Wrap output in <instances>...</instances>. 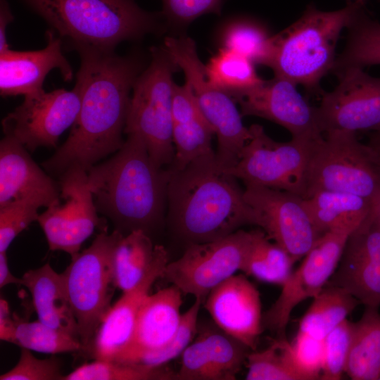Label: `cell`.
I'll list each match as a JSON object with an SVG mask.
<instances>
[{
	"instance_id": "36",
	"label": "cell",
	"mask_w": 380,
	"mask_h": 380,
	"mask_svg": "<svg viewBox=\"0 0 380 380\" xmlns=\"http://www.w3.org/2000/svg\"><path fill=\"white\" fill-rule=\"evenodd\" d=\"M288 341L276 338L267 348L253 350L247 356V380H300L285 350Z\"/></svg>"
},
{
	"instance_id": "34",
	"label": "cell",
	"mask_w": 380,
	"mask_h": 380,
	"mask_svg": "<svg viewBox=\"0 0 380 380\" xmlns=\"http://www.w3.org/2000/svg\"><path fill=\"white\" fill-rule=\"evenodd\" d=\"M200 334L205 341L217 380L236 379L251 349L219 328H208Z\"/></svg>"
},
{
	"instance_id": "2",
	"label": "cell",
	"mask_w": 380,
	"mask_h": 380,
	"mask_svg": "<svg viewBox=\"0 0 380 380\" xmlns=\"http://www.w3.org/2000/svg\"><path fill=\"white\" fill-rule=\"evenodd\" d=\"M169 170L167 222L187 245L219 239L243 226L257 224L244 190L217 164L215 153L182 170Z\"/></svg>"
},
{
	"instance_id": "38",
	"label": "cell",
	"mask_w": 380,
	"mask_h": 380,
	"mask_svg": "<svg viewBox=\"0 0 380 380\" xmlns=\"http://www.w3.org/2000/svg\"><path fill=\"white\" fill-rule=\"evenodd\" d=\"M285 350L300 380L320 379L323 363V339L298 331L292 342L286 343Z\"/></svg>"
},
{
	"instance_id": "30",
	"label": "cell",
	"mask_w": 380,
	"mask_h": 380,
	"mask_svg": "<svg viewBox=\"0 0 380 380\" xmlns=\"http://www.w3.org/2000/svg\"><path fill=\"white\" fill-rule=\"evenodd\" d=\"M349 30L347 45L331 70L336 75L350 68L380 65V23L362 10Z\"/></svg>"
},
{
	"instance_id": "18",
	"label": "cell",
	"mask_w": 380,
	"mask_h": 380,
	"mask_svg": "<svg viewBox=\"0 0 380 380\" xmlns=\"http://www.w3.org/2000/svg\"><path fill=\"white\" fill-rule=\"evenodd\" d=\"M203 305L217 327L256 350L263 329L261 301L246 274H234L214 288Z\"/></svg>"
},
{
	"instance_id": "21",
	"label": "cell",
	"mask_w": 380,
	"mask_h": 380,
	"mask_svg": "<svg viewBox=\"0 0 380 380\" xmlns=\"http://www.w3.org/2000/svg\"><path fill=\"white\" fill-rule=\"evenodd\" d=\"M46 46L37 51L11 49L0 53V92L2 96L39 94L44 91V81L48 73L58 69L63 79L70 81L72 67L63 53V41L49 29Z\"/></svg>"
},
{
	"instance_id": "28",
	"label": "cell",
	"mask_w": 380,
	"mask_h": 380,
	"mask_svg": "<svg viewBox=\"0 0 380 380\" xmlns=\"http://www.w3.org/2000/svg\"><path fill=\"white\" fill-rule=\"evenodd\" d=\"M252 243L241 272L267 284L282 286L296 263L289 254L271 241L260 228L253 230Z\"/></svg>"
},
{
	"instance_id": "1",
	"label": "cell",
	"mask_w": 380,
	"mask_h": 380,
	"mask_svg": "<svg viewBox=\"0 0 380 380\" xmlns=\"http://www.w3.org/2000/svg\"><path fill=\"white\" fill-rule=\"evenodd\" d=\"M76 51L81 61L76 77L80 111L66 141L42 163L56 178L75 167L87 171L121 148L129 93L142 72L137 56L86 47Z\"/></svg>"
},
{
	"instance_id": "42",
	"label": "cell",
	"mask_w": 380,
	"mask_h": 380,
	"mask_svg": "<svg viewBox=\"0 0 380 380\" xmlns=\"http://www.w3.org/2000/svg\"><path fill=\"white\" fill-rule=\"evenodd\" d=\"M180 367L176 372L178 380H217L202 336L199 334L181 355Z\"/></svg>"
},
{
	"instance_id": "9",
	"label": "cell",
	"mask_w": 380,
	"mask_h": 380,
	"mask_svg": "<svg viewBox=\"0 0 380 380\" xmlns=\"http://www.w3.org/2000/svg\"><path fill=\"white\" fill-rule=\"evenodd\" d=\"M251 137L237 163L224 170L246 186L279 189L303 198L312 143L291 138L279 142L270 137L259 125L249 127Z\"/></svg>"
},
{
	"instance_id": "47",
	"label": "cell",
	"mask_w": 380,
	"mask_h": 380,
	"mask_svg": "<svg viewBox=\"0 0 380 380\" xmlns=\"http://www.w3.org/2000/svg\"><path fill=\"white\" fill-rule=\"evenodd\" d=\"M369 143L380 153V129L375 131L374 133L372 135Z\"/></svg>"
},
{
	"instance_id": "6",
	"label": "cell",
	"mask_w": 380,
	"mask_h": 380,
	"mask_svg": "<svg viewBox=\"0 0 380 380\" xmlns=\"http://www.w3.org/2000/svg\"><path fill=\"white\" fill-rule=\"evenodd\" d=\"M151 54L149 65L134 84L124 133L139 136L153 161L167 167L175 158L172 76L180 69L164 46L152 47Z\"/></svg>"
},
{
	"instance_id": "3",
	"label": "cell",
	"mask_w": 380,
	"mask_h": 380,
	"mask_svg": "<svg viewBox=\"0 0 380 380\" xmlns=\"http://www.w3.org/2000/svg\"><path fill=\"white\" fill-rule=\"evenodd\" d=\"M99 213L123 234L141 230L151 234L163 222L170 172L158 166L143 140L128 134L106 161L87 170Z\"/></svg>"
},
{
	"instance_id": "7",
	"label": "cell",
	"mask_w": 380,
	"mask_h": 380,
	"mask_svg": "<svg viewBox=\"0 0 380 380\" xmlns=\"http://www.w3.org/2000/svg\"><path fill=\"white\" fill-rule=\"evenodd\" d=\"M323 190L355 194L380 204V153L356 133L333 131L312 143L304 198Z\"/></svg>"
},
{
	"instance_id": "32",
	"label": "cell",
	"mask_w": 380,
	"mask_h": 380,
	"mask_svg": "<svg viewBox=\"0 0 380 380\" xmlns=\"http://www.w3.org/2000/svg\"><path fill=\"white\" fill-rule=\"evenodd\" d=\"M214 131L203 114L172 122L175 158L168 167L180 170L201 157L213 155Z\"/></svg>"
},
{
	"instance_id": "11",
	"label": "cell",
	"mask_w": 380,
	"mask_h": 380,
	"mask_svg": "<svg viewBox=\"0 0 380 380\" xmlns=\"http://www.w3.org/2000/svg\"><path fill=\"white\" fill-rule=\"evenodd\" d=\"M355 229H332L322 235L293 271L275 302L262 315V327L286 341V328L293 309L315 298L336 271L348 236Z\"/></svg>"
},
{
	"instance_id": "25",
	"label": "cell",
	"mask_w": 380,
	"mask_h": 380,
	"mask_svg": "<svg viewBox=\"0 0 380 380\" xmlns=\"http://www.w3.org/2000/svg\"><path fill=\"white\" fill-rule=\"evenodd\" d=\"M162 245H154L151 236L141 230L120 234L112 253L114 279L122 293L134 289L148 272Z\"/></svg>"
},
{
	"instance_id": "44",
	"label": "cell",
	"mask_w": 380,
	"mask_h": 380,
	"mask_svg": "<svg viewBox=\"0 0 380 380\" xmlns=\"http://www.w3.org/2000/svg\"><path fill=\"white\" fill-rule=\"evenodd\" d=\"M18 318L11 317L8 302L0 299V339L11 343H15V330Z\"/></svg>"
},
{
	"instance_id": "19",
	"label": "cell",
	"mask_w": 380,
	"mask_h": 380,
	"mask_svg": "<svg viewBox=\"0 0 380 380\" xmlns=\"http://www.w3.org/2000/svg\"><path fill=\"white\" fill-rule=\"evenodd\" d=\"M169 262L163 246L143 279L122 296L105 315L85 353L93 360L116 362L129 346L139 308Z\"/></svg>"
},
{
	"instance_id": "33",
	"label": "cell",
	"mask_w": 380,
	"mask_h": 380,
	"mask_svg": "<svg viewBox=\"0 0 380 380\" xmlns=\"http://www.w3.org/2000/svg\"><path fill=\"white\" fill-rule=\"evenodd\" d=\"M176 373L165 366L148 367L113 361L94 360L84 363L72 372L64 375L63 380H171Z\"/></svg>"
},
{
	"instance_id": "22",
	"label": "cell",
	"mask_w": 380,
	"mask_h": 380,
	"mask_svg": "<svg viewBox=\"0 0 380 380\" xmlns=\"http://www.w3.org/2000/svg\"><path fill=\"white\" fill-rule=\"evenodd\" d=\"M182 295L172 285L145 298L132 340L116 362L133 365L144 354L158 350L172 340L181 322Z\"/></svg>"
},
{
	"instance_id": "43",
	"label": "cell",
	"mask_w": 380,
	"mask_h": 380,
	"mask_svg": "<svg viewBox=\"0 0 380 380\" xmlns=\"http://www.w3.org/2000/svg\"><path fill=\"white\" fill-rule=\"evenodd\" d=\"M163 15L170 23L186 25L199 16L221 13L223 0H161Z\"/></svg>"
},
{
	"instance_id": "4",
	"label": "cell",
	"mask_w": 380,
	"mask_h": 380,
	"mask_svg": "<svg viewBox=\"0 0 380 380\" xmlns=\"http://www.w3.org/2000/svg\"><path fill=\"white\" fill-rule=\"evenodd\" d=\"M40 15L66 48L115 51L159 27V14L135 0H21Z\"/></svg>"
},
{
	"instance_id": "37",
	"label": "cell",
	"mask_w": 380,
	"mask_h": 380,
	"mask_svg": "<svg viewBox=\"0 0 380 380\" xmlns=\"http://www.w3.org/2000/svg\"><path fill=\"white\" fill-rule=\"evenodd\" d=\"M201 305V300L195 298L193 305L182 315L179 329L172 340L158 350L144 354L133 365L160 367L181 355L192 342L197 332L198 317Z\"/></svg>"
},
{
	"instance_id": "26",
	"label": "cell",
	"mask_w": 380,
	"mask_h": 380,
	"mask_svg": "<svg viewBox=\"0 0 380 380\" xmlns=\"http://www.w3.org/2000/svg\"><path fill=\"white\" fill-rule=\"evenodd\" d=\"M345 373L353 380H380V312L365 308L353 322Z\"/></svg>"
},
{
	"instance_id": "27",
	"label": "cell",
	"mask_w": 380,
	"mask_h": 380,
	"mask_svg": "<svg viewBox=\"0 0 380 380\" xmlns=\"http://www.w3.org/2000/svg\"><path fill=\"white\" fill-rule=\"evenodd\" d=\"M360 304L346 289L327 284L313 298L311 305L300 321L298 331L324 339Z\"/></svg>"
},
{
	"instance_id": "8",
	"label": "cell",
	"mask_w": 380,
	"mask_h": 380,
	"mask_svg": "<svg viewBox=\"0 0 380 380\" xmlns=\"http://www.w3.org/2000/svg\"><path fill=\"white\" fill-rule=\"evenodd\" d=\"M121 232L100 231L91 244L71 256L62 272L84 351L91 343L117 289L112 253Z\"/></svg>"
},
{
	"instance_id": "24",
	"label": "cell",
	"mask_w": 380,
	"mask_h": 380,
	"mask_svg": "<svg viewBox=\"0 0 380 380\" xmlns=\"http://www.w3.org/2000/svg\"><path fill=\"white\" fill-rule=\"evenodd\" d=\"M305 199L310 217L323 235L335 229H355L380 204L350 193L323 190Z\"/></svg>"
},
{
	"instance_id": "46",
	"label": "cell",
	"mask_w": 380,
	"mask_h": 380,
	"mask_svg": "<svg viewBox=\"0 0 380 380\" xmlns=\"http://www.w3.org/2000/svg\"><path fill=\"white\" fill-rule=\"evenodd\" d=\"M11 284L22 285V278H18L11 272L6 252H0V288Z\"/></svg>"
},
{
	"instance_id": "20",
	"label": "cell",
	"mask_w": 380,
	"mask_h": 380,
	"mask_svg": "<svg viewBox=\"0 0 380 380\" xmlns=\"http://www.w3.org/2000/svg\"><path fill=\"white\" fill-rule=\"evenodd\" d=\"M58 181L42 170L17 141H0V207L15 202L46 208L60 198Z\"/></svg>"
},
{
	"instance_id": "10",
	"label": "cell",
	"mask_w": 380,
	"mask_h": 380,
	"mask_svg": "<svg viewBox=\"0 0 380 380\" xmlns=\"http://www.w3.org/2000/svg\"><path fill=\"white\" fill-rule=\"evenodd\" d=\"M253 234V230L241 229L219 239L187 245L180 258L168 262L163 277L203 304L214 288L241 271Z\"/></svg>"
},
{
	"instance_id": "45",
	"label": "cell",
	"mask_w": 380,
	"mask_h": 380,
	"mask_svg": "<svg viewBox=\"0 0 380 380\" xmlns=\"http://www.w3.org/2000/svg\"><path fill=\"white\" fill-rule=\"evenodd\" d=\"M14 17L6 0L0 1V53L9 49L6 41V28L13 20Z\"/></svg>"
},
{
	"instance_id": "39",
	"label": "cell",
	"mask_w": 380,
	"mask_h": 380,
	"mask_svg": "<svg viewBox=\"0 0 380 380\" xmlns=\"http://www.w3.org/2000/svg\"><path fill=\"white\" fill-rule=\"evenodd\" d=\"M353 324V322L346 319L323 339L320 379L339 380L342 378L352 340Z\"/></svg>"
},
{
	"instance_id": "40",
	"label": "cell",
	"mask_w": 380,
	"mask_h": 380,
	"mask_svg": "<svg viewBox=\"0 0 380 380\" xmlns=\"http://www.w3.org/2000/svg\"><path fill=\"white\" fill-rule=\"evenodd\" d=\"M59 360L34 357L30 350L21 348L18 363L0 376V380H63Z\"/></svg>"
},
{
	"instance_id": "14",
	"label": "cell",
	"mask_w": 380,
	"mask_h": 380,
	"mask_svg": "<svg viewBox=\"0 0 380 380\" xmlns=\"http://www.w3.org/2000/svg\"><path fill=\"white\" fill-rule=\"evenodd\" d=\"M244 197L255 212L256 226L284 249L295 262L301 260L322 236L303 197L286 191L250 185L246 186Z\"/></svg>"
},
{
	"instance_id": "23",
	"label": "cell",
	"mask_w": 380,
	"mask_h": 380,
	"mask_svg": "<svg viewBox=\"0 0 380 380\" xmlns=\"http://www.w3.org/2000/svg\"><path fill=\"white\" fill-rule=\"evenodd\" d=\"M22 285L30 291L40 322L79 338L76 319L62 273H57L47 262L39 268L27 271L22 277Z\"/></svg>"
},
{
	"instance_id": "35",
	"label": "cell",
	"mask_w": 380,
	"mask_h": 380,
	"mask_svg": "<svg viewBox=\"0 0 380 380\" xmlns=\"http://www.w3.org/2000/svg\"><path fill=\"white\" fill-rule=\"evenodd\" d=\"M14 344L30 350L52 355L84 349L80 339L66 331L48 326L39 319L27 322L19 318Z\"/></svg>"
},
{
	"instance_id": "15",
	"label": "cell",
	"mask_w": 380,
	"mask_h": 380,
	"mask_svg": "<svg viewBox=\"0 0 380 380\" xmlns=\"http://www.w3.org/2000/svg\"><path fill=\"white\" fill-rule=\"evenodd\" d=\"M337 86L321 93L315 106L322 134L333 131L356 133L380 127V77L363 68H350L336 74Z\"/></svg>"
},
{
	"instance_id": "5",
	"label": "cell",
	"mask_w": 380,
	"mask_h": 380,
	"mask_svg": "<svg viewBox=\"0 0 380 380\" xmlns=\"http://www.w3.org/2000/svg\"><path fill=\"white\" fill-rule=\"evenodd\" d=\"M363 6L350 1L343 8L323 11L309 5L296 21L274 35L270 68L274 76L321 94L319 83L332 70L341 32L351 26Z\"/></svg>"
},
{
	"instance_id": "16",
	"label": "cell",
	"mask_w": 380,
	"mask_h": 380,
	"mask_svg": "<svg viewBox=\"0 0 380 380\" xmlns=\"http://www.w3.org/2000/svg\"><path fill=\"white\" fill-rule=\"evenodd\" d=\"M327 284L346 289L365 308L380 307V205L351 232Z\"/></svg>"
},
{
	"instance_id": "12",
	"label": "cell",
	"mask_w": 380,
	"mask_h": 380,
	"mask_svg": "<svg viewBox=\"0 0 380 380\" xmlns=\"http://www.w3.org/2000/svg\"><path fill=\"white\" fill-rule=\"evenodd\" d=\"M59 199L39 214L37 222L50 251L73 256L96 228L108 229L106 219L99 217L87 182V171L75 167L58 177Z\"/></svg>"
},
{
	"instance_id": "29",
	"label": "cell",
	"mask_w": 380,
	"mask_h": 380,
	"mask_svg": "<svg viewBox=\"0 0 380 380\" xmlns=\"http://www.w3.org/2000/svg\"><path fill=\"white\" fill-rule=\"evenodd\" d=\"M254 63L247 58L222 48L205 65L208 82L234 99L261 84Z\"/></svg>"
},
{
	"instance_id": "13",
	"label": "cell",
	"mask_w": 380,
	"mask_h": 380,
	"mask_svg": "<svg viewBox=\"0 0 380 380\" xmlns=\"http://www.w3.org/2000/svg\"><path fill=\"white\" fill-rule=\"evenodd\" d=\"M80 104L76 83L70 91L58 89L25 96L2 120L4 137L17 141L30 153L39 147H56L61 135L74 124Z\"/></svg>"
},
{
	"instance_id": "48",
	"label": "cell",
	"mask_w": 380,
	"mask_h": 380,
	"mask_svg": "<svg viewBox=\"0 0 380 380\" xmlns=\"http://www.w3.org/2000/svg\"><path fill=\"white\" fill-rule=\"evenodd\" d=\"M350 1L360 4L363 6L365 5V0H350Z\"/></svg>"
},
{
	"instance_id": "31",
	"label": "cell",
	"mask_w": 380,
	"mask_h": 380,
	"mask_svg": "<svg viewBox=\"0 0 380 380\" xmlns=\"http://www.w3.org/2000/svg\"><path fill=\"white\" fill-rule=\"evenodd\" d=\"M224 30L223 48L239 53L254 64L270 67L274 35L264 25L253 19L240 18L231 21Z\"/></svg>"
},
{
	"instance_id": "17",
	"label": "cell",
	"mask_w": 380,
	"mask_h": 380,
	"mask_svg": "<svg viewBox=\"0 0 380 380\" xmlns=\"http://www.w3.org/2000/svg\"><path fill=\"white\" fill-rule=\"evenodd\" d=\"M291 80L274 76L234 99L242 116H257L275 122L292 138L314 141L321 137L315 106H311Z\"/></svg>"
},
{
	"instance_id": "41",
	"label": "cell",
	"mask_w": 380,
	"mask_h": 380,
	"mask_svg": "<svg viewBox=\"0 0 380 380\" xmlns=\"http://www.w3.org/2000/svg\"><path fill=\"white\" fill-rule=\"evenodd\" d=\"M38 209L24 202L0 207V252H6L14 239L31 223L37 221Z\"/></svg>"
}]
</instances>
